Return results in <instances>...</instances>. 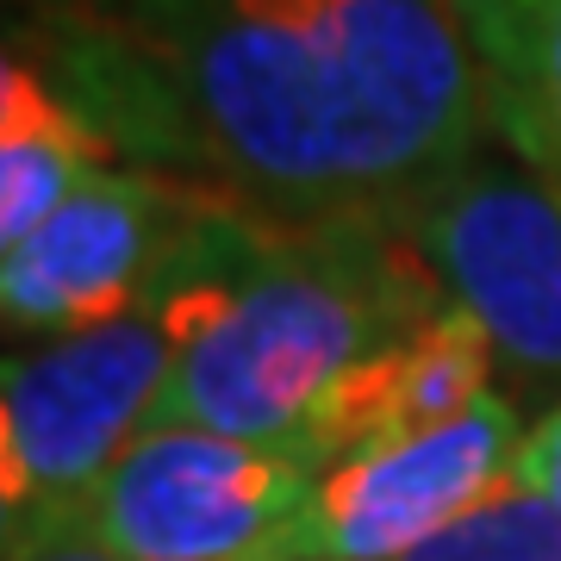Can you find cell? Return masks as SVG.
<instances>
[{"mask_svg": "<svg viewBox=\"0 0 561 561\" xmlns=\"http://www.w3.org/2000/svg\"><path fill=\"white\" fill-rule=\"evenodd\" d=\"M150 300L181 343L150 424L300 456L319 405L449 294L405 219L275 225L213 201Z\"/></svg>", "mask_w": 561, "mask_h": 561, "instance_id": "obj_2", "label": "cell"}, {"mask_svg": "<svg viewBox=\"0 0 561 561\" xmlns=\"http://www.w3.org/2000/svg\"><path fill=\"white\" fill-rule=\"evenodd\" d=\"M94 169H113V157L94 150V144H57V138L0 144V262L13 256Z\"/></svg>", "mask_w": 561, "mask_h": 561, "instance_id": "obj_11", "label": "cell"}, {"mask_svg": "<svg viewBox=\"0 0 561 561\" xmlns=\"http://www.w3.org/2000/svg\"><path fill=\"white\" fill-rule=\"evenodd\" d=\"M13 138H57V144H94L113 157V144L94 131V119L76 106V94L62 88V76L32 50L25 25L0 32V144ZM119 162V157H113Z\"/></svg>", "mask_w": 561, "mask_h": 561, "instance_id": "obj_12", "label": "cell"}, {"mask_svg": "<svg viewBox=\"0 0 561 561\" xmlns=\"http://www.w3.org/2000/svg\"><path fill=\"white\" fill-rule=\"evenodd\" d=\"M20 25L119 162L275 225L412 219L481 157L449 0H106Z\"/></svg>", "mask_w": 561, "mask_h": 561, "instance_id": "obj_1", "label": "cell"}, {"mask_svg": "<svg viewBox=\"0 0 561 561\" xmlns=\"http://www.w3.org/2000/svg\"><path fill=\"white\" fill-rule=\"evenodd\" d=\"M25 556V486L20 461H13V437H7V412H0V561Z\"/></svg>", "mask_w": 561, "mask_h": 561, "instance_id": "obj_14", "label": "cell"}, {"mask_svg": "<svg viewBox=\"0 0 561 561\" xmlns=\"http://www.w3.org/2000/svg\"><path fill=\"white\" fill-rule=\"evenodd\" d=\"M175 350L169 312L144 300L101 331L0 356V412L25 486V549L81 524L113 461L157 419Z\"/></svg>", "mask_w": 561, "mask_h": 561, "instance_id": "obj_3", "label": "cell"}, {"mask_svg": "<svg viewBox=\"0 0 561 561\" xmlns=\"http://www.w3.org/2000/svg\"><path fill=\"white\" fill-rule=\"evenodd\" d=\"M518 481L530 493H542L549 505H561V405L542 424H530L518 443Z\"/></svg>", "mask_w": 561, "mask_h": 561, "instance_id": "obj_13", "label": "cell"}, {"mask_svg": "<svg viewBox=\"0 0 561 561\" xmlns=\"http://www.w3.org/2000/svg\"><path fill=\"white\" fill-rule=\"evenodd\" d=\"M474 69L486 131L561 187V0H449Z\"/></svg>", "mask_w": 561, "mask_h": 561, "instance_id": "obj_9", "label": "cell"}, {"mask_svg": "<svg viewBox=\"0 0 561 561\" xmlns=\"http://www.w3.org/2000/svg\"><path fill=\"white\" fill-rule=\"evenodd\" d=\"M412 243L456 312L518 375L561 381V187L518 157H474L412 213Z\"/></svg>", "mask_w": 561, "mask_h": 561, "instance_id": "obj_6", "label": "cell"}, {"mask_svg": "<svg viewBox=\"0 0 561 561\" xmlns=\"http://www.w3.org/2000/svg\"><path fill=\"white\" fill-rule=\"evenodd\" d=\"M0 7H13V20H88L106 0H0Z\"/></svg>", "mask_w": 561, "mask_h": 561, "instance_id": "obj_16", "label": "cell"}, {"mask_svg": "<svg viewBox=\"0 0 561 561\" xmlns=\"http://www.w3.org/2000/svg\"><path fill=\"white\" fill-rule=\"evenodd\" d=\"M213 201L157 169H94L0 262V337L57 343L138 312Z\"/></svg>", "mask_w": 561, "mask_h": 561, "instance_id": "obj_5", "label": "cell"}, {"mask_svg": "<svg viewBox=\"0 0 561 561\" xmlns=\"http://www.w3.org/2000/svg\"><path fill=\"white\" fill-rule=\"evenodd\" d=\"M20 561H119L113 549H101V542L88 537V530H57V537H44V542H32Z\"/></svg>", "mask_w": 561, "mask_h": 561, "instance_id": "obj_15", "label": "cell"}, {"mask_svg": "<svg viewBox=\"0 0 561 561\" xmlns=\"http://www.w3.org/2000/svg\"><path fill=\"white\" fill-rule=\"evenodd\" d=\"M493 343L468 312L443 306L437 319L387 343L375 362H362L356 375L319 405V419L300 443L306 468H337V461L381 449V443L424 437L437 424L474 412L493 393Z\"/></svg>", "mask_w": 561, "mask_h": 561, "instance_id": "obj_8", "label": "cell"}, {"mask_svg": "<svg viewBox=\"0 0 561 561\" xmlns=\"http://www.w3.org/2000/svg\"><path fill=\"white\" fill-rule=\"evenodd\" d=\"M405 561H561V505L512 481Z\"/></svg>", "mask_w": 561, "mask_h": 561, "instance_id": "obj_10", "label": "cell"}, {"mask_svg": "<svg viewBox=\"0 0 561 561\" xmlns=\"http://www.w3.org/2000/svg\"><path fill=\"white\" fill-rule=\"evenodd\" d=\"M312 486L319 468L287 449L150 424L88 500L81 530L119 561H256Z\"/></svg>", "mask_w": 561, "mask_h": 561, "instance_id": "obj_4", "label": "cell"}, {"mask_svg": "<svg viewBox=\"0 0 561 561\" xmlns=\"http://www.w3.org/2000/svg\"><path fill=\"white\" fill-rule=\"evenodd\" d=\"M518 405L486 393L474 412L405 443H381L324 468L300 518L256 561H405L518 481Z\"/></svg>", "mask_w": 561, "mask_h": 561, "instance_id": "obj_7", "label": "cell"}]
</instances>
